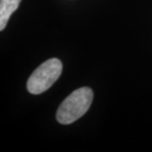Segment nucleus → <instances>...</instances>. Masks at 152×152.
Returning a JSON list of instances; mask_svg holds the SVG:
<instances>
[{
	"label": "nucleus",
	"mask_w": 152,
	"mask_h": 152,
	"mask_svg": "<svg viewBox=\"0 0 152 152\" xmlns=\"http://www.w3.org/2000/svg\"><path fill=\"white\" fill-rule=\"evenodd\" d=\"M93 91L82 87L72 92L61 103L57 112V120L61 124H70L88 111L92 103Z\"/></svg>",
	"instance_id": "1"
},
{
	"label": "nucleus",
	"mask_w": 152,
	"mask_h": 152,
	"mask_svg": "<svg viewBox=\"0 0 152 152\" xmlns=\"http://www.w3.org/2000/svg\"><path fill=\"white\" fill-rule=\"evenodd\" d=\"M63 64L58 58L47 60L38 67L30 76L27 81V90L33 95L46 91L59 78Z\"/></svg>",
	"instance_id": "2"
},
{
	"label": "nucleus",
	"mask_w": 152,
	"mask_h": 152,
	"mask_svg": "<svg viewBox=\"0 0 152 152\" xmlns=\"http://www.w3.org/2000/svg\"><path fill=\"white\" fill-rule=\"evenodd\" d=\"M21 0H0V31L6 27L12 14L16 10Z\"/></svg>",
	"instance_id": "3"
}]
</instances>
